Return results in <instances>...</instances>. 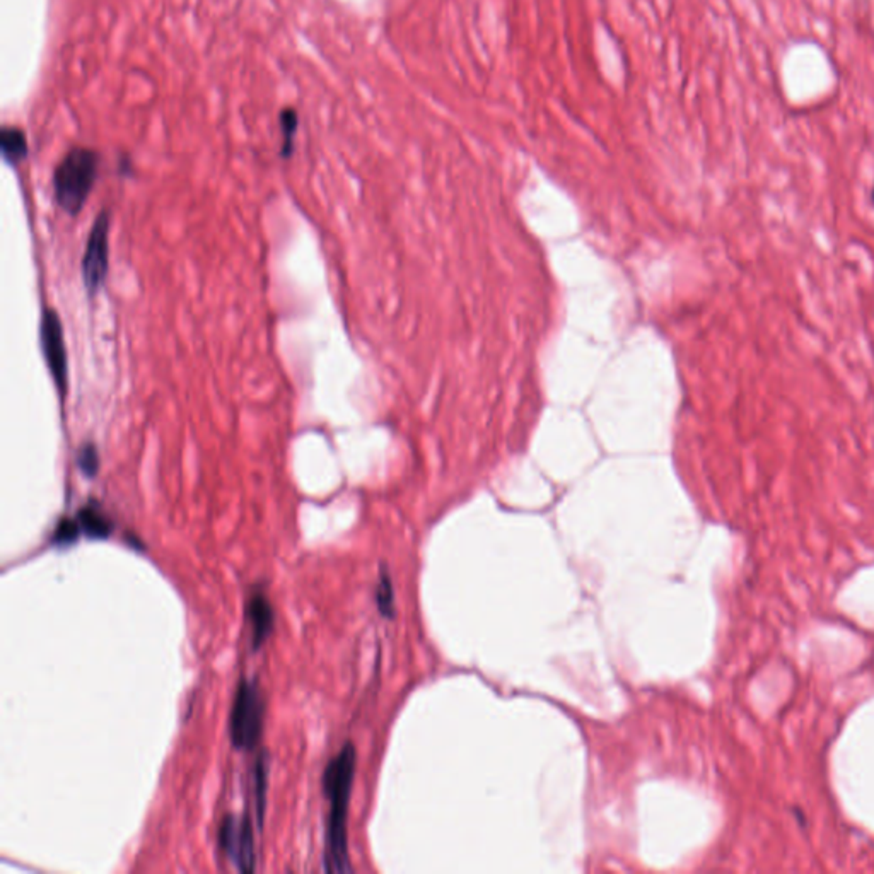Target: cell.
<instances>
[{"label": "cell", "instance_id": "1", "mask_svg": "<svg viewBox=\"0 0 874 874\" xmlns=\"http://www.w3.org/2000/svg\"><path fill=\"white\" fill-rule=\"evenodd\" d=\"M358 754L352 743H345L323 772V793L330 803L326 821V845L323 864L326 873L350 871L347 844V815L354 786Z\"/></svg>", "mask_w": 874, "mask_h": 874}, {"label": "cell", "instance_id": "2", "mask_svg": "<svg viewBox=\"0 0 874 874\" xmlns=\"http://www.w3.org/2000/svg\"><path fill=\"white\" fill-rule=\"evenodd\" d=\"M98 166V153L86 147L70 149L60 161L54 173V190L57 205L63 212L79 214L95 188Z\"/></svg>", "mask_w": 874, "mask_h": 874}, {"label": "cell", "instance_id": "3", "mask_svg": "<svg viewBox=\"0 0 874 874\" xmlns=\"http://www.w3.org/2000/svg\"><path fill=\"white\" fill-rule=\"evenodd\" d=\"M263 715L265 702L259 683L241 680L229 719V733L235 748L250 752L259 746L263 733Z\"/></svg>", "mask_w": 874, "mask_h": 874}, {"label": "cell", "instance_id": "4", "mask_svg": "<svg viewBox=\"0 0 874 874\" xmlns=\"http://www.w3.org/2000/svg\"><path fill=\"white\" fill-rule=\"evenodd\" d=\"M110 214L103 210L95 220L87 236L84 259H82V280L86 291L95 296L104 284L110 267Z\"/></svg>", "mask_w": 874, "mask_h": 874}, {"label": "cell", "instance_id": "5", "mask_svg": "<svg viewBox=\"0 0 874 874\" xmlns=\"http://www.w3.org/2000/svg\"><path fill=\"white\" fill-rule=\"evenodd\" d=\"M218 845L229 855L241 873L255 871V837L248 815L241 820L226 816L218 829Z\"/></svg>", "mask_w": 874, "mask_h": 874}, {"label": "cell", "instance_id": "6", "mask_svg": "<svg viewBox=\"0 0 874 874\" xmlns=\"http://www.w3.org/2000/svg\"><path fill=\"white\" fill-rule=\"evenodd\" d=\"M41 345H43V356L46 360V366L52 373V378L55 381L59 388L60 395L63 397L67 393V352H65V342H63V328L60 323V317L57 311L46 309L43 313L41 319Z\"/></svg>", "mask_w": 874, "mask_h": 874}, {"label": "cell", "instance_id": "7", "mask_svg": "<svg viewBox=\"0 0 874 874\" xmlns=\"http://www.w3.org/2000/svg\"><path fill=\"white\" fill-rule=\"evenodd\" d=\"M246 618L251 629V647L259 651L274 632V608L261 591H255L246 603Z\"/></svg>", "mask_w": 874, "mask_h": 874}, {"label": "cell", "instance_id": "8", "mask_svg": "<svg viewBox=\"0 0 874 874\" xmlns=\"http://www.w3.org/2000/svg\"><path fill=\"white\" fill-rule=\"evenodd\" d=\"M78 521H79L80 530L86 537L103 540V538L110 537L113 532V523L110 521V517L106 516L100 507L95 504L82 507L79 515H78Z\"/></svg>", "mask_w": 874, "mask_h": 874}, {"label": "cell", "instance_id": "9", "mask_svg": "<svg viewBox=\"0 0 874 874\" xmlns=\"http://www.w3.org/2000/svg\"><path fill=\"white\" fill-rule=\"evenodd\" d=\"M0 147H2L4 160L11 164H20L21 161L26 160L28 156L26 136L20 128L14 127H4L0 134Z\"/></svg>", "mask_w": 874, "mask_h": 874}, {"label": "cell", "instance_id": "10", "mask_svg": "<svg viewBox=\"0 0 874 874\" xmlns=\"http://www.w3.org/2000/svg\"><path fill=\"white\" fill-rule=\"evenodd\" d=\"M376 605L379 614L384 618H393L395 615V590L392 577L386 573H381L378 586H376Z\"/></svg>", "mask_w": 874, "mask_h": 874}, {"label": "cell", "instance_id": "11", "mask_svg": "<svg viewBox=\"0 0 874 874\" xmlns=\"http://www.w3.org/2000/svg\"><path fill=\"white\" fill-rule=\"evenodd\" d=\"M267 772H268L267 755H261L260 756L259 760H257V767H255V796H257V818H259L260 827H261V823H263V815H265Z\"/></svg>", "mask_w": 874, "mask_h": 874}, {"label": "cell", "instance_id": "12", "mask_svg": "<svg viewBox=\"0 0 874 874\" xmlns=\"http://www.w3.org/2000/svg\"><path fill=\"white\" fill-rule=\"evenodd\" d=\"M280 128H282V137H284L282 156L284 158H289L291 153H293V140H294L296 130H298V115H296V111H293V110L282 111V115H280Z\"/></svg>", "mask_w": 874, "mask_h": 874}, {"label": "cell", "instance_id": "13", "mask_svg": "<svg viewBox=\"0 0 874 874\" xmlns=\"http://www.w3.org/2000/svg\"><path fill=\"white\" fill-rule=\"evenodd\" d=\"M80 533H82V530H80V524L78 519L63 517L59 524H57L55 532H54V541L59 547L72 545V543H76V540L79 538Z\"/></svg>", "mask_w": 874, "mask_h": 874}, {"label": "cell", "instance_id": "14", "mask_svg": "<svg viewBox=\"0 0 874 874\" xmlns=\"http://www.w3.org/2000/svg\"><path fill=\"white\" fill-rule=\"evenodd\" d=\"M78 463H79V468L82 470V474L86 477H95L98 475V470H100V455H98V448L93 444V442H87L84 444L79 449V455H78Z\"/></svg>", "mask_w": 874, "mask_h": 874}, {"label": "cell", "instance_id": "15", "mask_svg": "<svg viewBox=\"0 0 874 874\" xmlns=\"http://www.w3.org/2000/svg\"><path fill=\"white\" fill-rule=\"evenodd\" d=\"M873 202H874V190H873Z\"/></svg>", "mask_w": 874, "mask_h": 874}]
</instances>
